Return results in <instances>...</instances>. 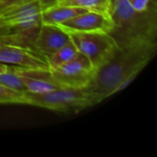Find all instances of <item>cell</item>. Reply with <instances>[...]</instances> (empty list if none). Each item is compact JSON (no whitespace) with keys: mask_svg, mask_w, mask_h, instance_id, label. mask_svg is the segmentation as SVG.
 I'll use <instances>...</instances> for the list:
<instances>
[{"mask_svg":"<svg viewBox=\"0 0 157 157\" xmlns=\"http://www.w3.org/2000/svg\"><path fill=\"white\" fill-rule=\"evenodd\" d=\"M157 41H137L118 46L113 56L96 71L85 89L92 93L98 103L127 87L152 61Z\"/></svg>","mask_w":157,"mask_h":157,"instance_id":"1","label":"cell"},{"mask_svg":"<svg viewBox=\"0 0 157 157\" xmlns=\"http://www.w3.org/2000/svg\"><path fill=\"white\" fill-rule=\"evenodd\" d=\"M109 17L113 28L109 34L118 46L137 41H157L155 2L144 11H136L128 0H110Z\"/></svg>","mask_w":157,"mask_h":157,"instance_id":"2","label":"cell"},{"mask_svg":"<svg viewBox=\"0 0 157 157\" xmlns=\"http://www.w3.org/2000/svg\"><path fill=\"white\" fill-rule=\"evenodd\" d=\"M26 105L62 113H77L98 103L96 97L86 89L61 87L45 93L25 92Z\"/></svg>","mask_w":157,"mask_h":157,"instance_id":"3","label":"cell"},{"mask_svg":"<svg viewBox=\"0 0 157 157\" xmlns=\"http://www.w3.org/2000/svg\"><path fill=\"white\" fill-rule=\"evenodd\" d=\"M77 51L88 58L98 70L115 53L118 45L106 32H72L67 33Z\"/></svg>","mask_w":157,"mask_h":157,"instance_id":"4","label":"cell"},{"mask_svg":"<svg viewBox=\"0 0 157 157\" xmlns=\"http://www.w3.org/2000/svg\"><path fill=\"white\" fill-rule=\"evenodd\" d=\"M97 69L86 56L79 52L70 62L50 70L54 80L62 87L83 89L92 82Z\"/></svg>","mask_w":157,"mask_h":157,"instance_id":"5","label":"cell"},{"mask_svg":"<svg viewBox=\"0 0 157 157\" xmlns=\"http://www.w3.org/2000/svg\"><path fill=\"white\" fill-rule=\"evenodd\" d=\"M0 63L26 70H50L45 56L32 49L12 44H0Z\"/></svg>","mask_w":157,"mask_h":157,"instance_id":"6","label":"cell"},{"mask_svg":"<svg viewBox=\"0 0 157 157\" xmlns=\"http://www.w3.org/2000/svg\"><path fill=\"white\" fill-rule=\"evenodd\" d=\"M66 33L72 32H106L109 33L113 28V22L109 16L94 12L86 11L71 19L56 25Z\"/></svg>","mask_w":157,"mask_h":157,"instance_id":"7","label":"cell"},{"mask_svg":"<svg viewBox=\"0 0 157 157\" xmlns=\"http://www.w3.org/2000/svg\"><path fill=\"white\" fill-rule=\"evenodd\" d=\"M70 41L69 35L52 25L41 24L33 42V50L47 57Z\"/></svg>","mask_w":157,"mask_h":157,"instance_id":"8","label":"cell"},{"mask_svg":"<svg viewBox=\"0 0 157 157\" xmlns=\"http://www.w3.org/2000/svg\"><path fill=\"white\" fill-rule=\"evenodd\" d=\"M13 68L23 81L28 92L45 93L62 87L54 80L50 70H26L15 66Z\"/></svg>","mask_w":157,"mask_h":157,"instance_id":"9","label":"cell"},{"mask_svg":"<svg viewBox=\"0 0 157 157\" xmlns=\"http://www.w3.org/2000/svg\"><path fill=\"white\" fill-rule=\"evenodd\" d=\"M41 9L38 0L17 6L12 9H8L0 14V17L6 21L8 25H14L17 23L40 18Z\"/></svg>","mask_w":157,"mask_h":157,"instance_id":"10","label":"cell"},{"mask_svg":"<svg viewBox=\"0 0 157 157\" xmlns=\"http://www.w3.org/2000/svg\"><path fill=\"white\" fill-rule=\"evenodd\" d=\"M86 11H88V10H86L80 7L57 5L48 9L42 10L40 13V20H41V24L56 26Z\"/></svg>","mask_w":157,"mask_h":157,"instance_id":"11","label":"cell"},{"mask_svg":"<svg viewBox=\"0 0 157 157\" xmlns=\"http://www.w3.org/2000/svg\"><path fill=\"white\" fill-rule=\"evenodd\" d=\"M78 53V51L73 41L70 40L69 42L62 46L60 49L55 51L53 53L46 57V61L49 65V69H55L71 60H73Z\"/></svg>","mask_w":157,"mask_h":157,"instance_id":"12","label":"cell"},{"mask_svg":"<svg viewBox=\"0 0 157 157\" xmlns=\"http://www.w3.org/2000/svg\"><path fill=\"white\" fill-rule=\"evenodd\" d=\"M109 1L110 0H60L57 5L80 7L88 11L109 16Z\"/></svg>","mask_w":157,"mask_h":157,"instance_id":"13","label":"cell"},{"mask_svg":"<svg viewBox=\"0 0 157 157\" xmlns=\"http://www.w3.org/2000/svg\"><path fill=\"white\" fill-rule=\"evenodd\" d=\"M0 85L22 93H25L27 91L23 81L21 80L19 75L14 71L13 66H10L8 71L0 74Z\"/></svg>","mask_w":157,"mask_h":157,"instance_id":"14","label":"cell"},{"mask_svg":"<svg viewBox=\"0 0 157 157\" xmlns=\"http://www.w3.org/2000/svg\"><path fill=\"white\" fill-rule=\"evenodd\" d=\"M25 93L13 90L0 85V104H23L26 105Z\"/></svg>","mask_w":157,"mask_h":157,"instance_id":"15","label":"cell"},{"mask_svg":"<svg viewBox=\"0 0 157 157\" xmlns=\"http://www.w3.org/2000/svg\"><path fill=\"white\" fill-rule=\"evenodd\" d=\"M37 0H0V14L8 10L15 8L17 6L26 5Z\"/></svg>","mask_w":157,"mask_h":157,"instance_id":"16","label":"cell"},{"mask_svg":"<svg viewBox=\"0 0 157 157\" xmlns=\"http://www.w3.org/2000/svg\"><path fill=\"white\" fill-rule=\"evenodd\" d=\"M12 44V36L8 24L0 17V44Z\"/></svg>","mask_w":157,"mask_h":157,"instance_id":"17","label":"cell"},{"mask_svg":"<svg viewBox=\"0 0 157 157\" xmlns=\"http://www.w3.org/2000/svg\"><path fill=\"white\" fill-rule=\"evenodd\" d=\"M132 7L136 11H144L149 6L151 0H128Z\"/></svg>","mask_w":157,"mask_h":157,"instance_id":"18","label":"cell"},{"mask_svg":"<svg viewBox=\"0 0 157 157\" xmlns=\"http://www.w3.org/2000/svg\"><path fill=\"white\" fill-rule=\"evenodd\" d=\"M59 1L60 0H38L41 11L45 10V9H48V8H50L52 6H56Z\"/></svg>","mask_w":157,"mask_h":157,"instance_id":"19","label":"cell"},{"mask_svg":"<svg viewBox=\"0 0 157 157\" xmlns=\"http://www.w3.org/2000/svg\"><path fill=\"white\" fill-rule=\"evenodd\" d=\"M9 68H10V66H8L7 64H5V63H0V74L8 71Z\"/></svg>","mask_w":157,"mask_h":157,"instance_id":"20","label":"cell"}]
</instances>
